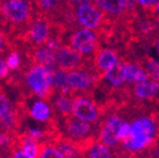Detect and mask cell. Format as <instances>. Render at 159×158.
Returning <instances> with one entry per match:
<instances>
[{"label": "cell", "instance_id": "6da1fadb", "mask_svg": "<svg viewBox=\"0 0 159 158\" xmlns=\"http://www.w3.org/2000/svg\"><path fill=\"white\" fill-rule=\"evenodd\" d=\"M132 132L120 145L127 154L139 155L159 141V117L156 114H143L132 122Z\"/></svg>", "mask_w": 159, "mask_h": 158}, {"label": "cell", "instance_id": "7a4b0ae2", "mask_svg": "<svg viewBox=\"0 0 159 158\" xmlns=\"http://www.w3.org/2000/svg\"><path fill=\"white\" fill-rule=\"evenodd\" d=\"M63 133L64 138L74 143L82 151L95 141L94 124L75 118L73 115L64 118Z\"/></svg>", "mask_w": 159, "mask_h": 158}, {"label": "cell", "instance_id": "3957f363", "mask_svg": "<svg viewBox=\"0 0 159 158\" xmlns=\"http://www.w3.org/2000/svg\"><path fill=\"white\" fill-rule=\"evenodd\" d=\"M52 69L34 64L25 73V79L28 87L37 96L43 99V101H49L53 94Z\"/></svg>", "mask_w": 159, "mask_h": 158}, {"label": "cell", "instance_id": "277c9868", "mask_svg": "<svg viewBox=\"0 0 159 158\" xmlns=\"http://www.w3.org/2000/svg\"><path fill=\"white\" fill-rule=\"evenodd\" d=\"M75 18L82 27L91 30H102L107 23L111 22L96 5L89 2L76 8Z\"/></svg>", "mask_w": 159, "mask_h": 158}, {"label": "cell", "instance_id": "5b68a950", "mask_svg": "<svg viewBox=\"0 0 159 158\" xmlns=\"http://www.w3.org/2000/svg\"><path fill=\"white\" fill-rule=\"evenodd\" d=\"M124 119L119 114L113 113L108 114L99 125L98 134H97V141L106 145L109 148H114L118 146V131Z\"/></svg>", "mask_w": 159, "mask_h": 158}, {"label": "cell", "instance_id": "8992f818", "mask_svg": "<svg viewBox=\"0 0 159 158\" xmlns=\"http://www.w3.org/2000/svg\"><path fill=\"white\" fill-rule=\"evenodd\" d=\"M72 115L81 121L96 124L103 115V111L93 100L79 95L73 99Z\"/></svg>", "mask_w": 159, "mask_h": 158}, {"label": "cell", "instance_id": "52a82bcc", "mask_svg": "<svg viewBox=\"0 0 159 158\" xmlns=\"http://www.w3.org/2000/svg\"><path fill=\"white\" fill-rule=\"evenodd\" d=\"M54 55L57 67L66 72L82 70L86 67V62L83 59L82 53L70 45H61L54 52Z\"/></svg>", "mask_w": 159, "mask_h": 158}, {"label": "cell", "instance_id": "ba28073f", "mask_svg": "<svg viewBox=\"0 0 159 158\" xmlns=\"http://www.w3.org/2000/svg\"><path fill=\"white\" fill-rule=\"evenodd\" d=\"M70 43L71 47L76 49L82 54L91 55V57H93L95 52L99 49L97 35L93 30L86 28L75 31L70 38Z\"/></svg>", "mask_w": 159, "mask_h": 158}, {"label": "cell", "instance_id": "9c48e42d", "mask_svg": "<svg viewBox=\"0 0 159 158\" xmlns=\"http://www.w3.org/2000/svg\"><path fill=\"white\" fill-rule=\"evenodd\" d=\"M93 69L99 81H102L105 73L115 67L119 62L118 52L111 48H101L92 57Z\"/></svg>", "mask_w": 159, "mask_h": 158}, {"label": "cell", "instance_id": "30bf717a", "mask_svg": "<svg viewBox=\"0 0 159 158\" xmlns=\"http://www.w3.org/2000/svg\"><path fill=\"white\" fill-rule=\"evenodd\" d=\"M69 87L74 91H82L86 94H93L96 89L98 77L93 72H86L84 70H75L67 74Z\"/></svg>", "mask_w": 159, "mask_h": 158}, {"label": "cell", "instance_id": "8fae6325", "mask_svg": "<svg viewBox=\"0 0 159 158\" xmlns=\"http://www.w3.org/2000/svg\"><path fill=\"white\" fill-rule=\"evenodd\" d=\"M1 12L12 23H21L30 17L29 3L25 0H7L1 5Z\"/></svg>", "mask_w": 159, "mask_h": 158}, {"label": "cell", "instance_id": "7c38bea8", "mask_svg": "<svg viewBox=\"0 0 159 158\" xmlns=\"http://www.w3.org/2000/svg\"><path fill=\"white\" fill-rule=\"evenodd\" d=\"M126 96L133 97L138 103L159 101V82L148 79L147 81L133 84L130 95L126 94Z\"/></svg>", "mask_w": 159, "mask_h": 158}, {"label": "cell", "instance_id": "4fadbf2b", "mask_svg": "<svg viewBox=\"0 0 159 158\" xmlns=\"http://www.w3.org/2000/svg\"><path fill=\"white\" fill-rule=\"evenodd\" d=\"M50 22L47 19H37L30 26L27 38L37 44L47 43L50 39Z\"/></svg>", "mask_w": 159, "mask_h": 158}, {"label": "cell", "instance_id": "5bb4252c", "mask_svg": "<svg viewBox=\"0 0 159 158\" xmlns=\"http://www.w3.org/2000/svg\"><path fill=\"white\" fill-rule=\"evenodd\" d=\"M125 67H126V61H119L113 69L105 73L103 80H105L109 84V86L113 89H120L126 83Z\"/></svg>", "mask_w": 159, "mask_h": 158}, {"label": "cell", "instance_id": "9a60e30c", "mask_svg": "<svg viewBox=\"0 0 159 158\" xmlns=\"http://www.w3.org/2000/svg\"><path fill=\"white\" fill-rule=\"evenodd\" d=\"M19 142V147L20 149L29 158H39L40 154H41V149L42 146L40 144L39 141L34 139L27 133L20 135L17 139Z\"/></svg>", "mask_w": 159, "mask_h": 158}, {"label": "cell", "instance_id": "2e32d148", "mask_svg": "<svg viewBox=\"0 0 159 158\" xmlns=\"http://www.w3.org/2000/svg\"><path fill=\"white\" fill-rule=\"evenodd\" d=\"M31 60L34 62V64L43 65L45 67L52 69L54 67L55 63V55L52 50H50L48 47H37L33 49L30 55Z\"/></svg>", "mask_w": 159, "mask_h": 158}, {"label": "cell", "instance_id": "e0dca14e", "mask_svg": "<svg viewBox=\"0 0 159 158\" xmlns=\"http://www.w3.org/2000/svg\"><path fill=\"white\" fill-rule=\"evenodd\" d=\"M150 79L144 67H142L138 63H132L126 61L125 67V81L129 84H137L140 82L147 81Z\"/></svg>", "mask_w": 159, "mask_h": 158}, {"label": "cell", "instance_id": "ac0fdd59", "mask_svg": "<svg viewBox=\"0 0 159 158\" xmlns=\"http://www.w3.org/2000/svg\"><path fill=\"white\" fill-rule=\"evenodd\" d=\"M83 158H113V151L101 142L94 141L83 151Z\"/></svg>", "mask_w": 159, "mask_h": 158}, {"label": "cell", "instance_id": "d6986e66", "mask_svg": "<svg viewBox=\"0 0 159 158\" xmlns=\"http://www.w3.org/2000/svg\"><path fill=\"white\" fill-rule=\"evenodd\" d=\"M30 116L40 123L50 122L52 118V111H51V107L43 100L37 101L32 104V106L30 109Z\"/></svg>", "mask_w": 159, "mask_h": 158}, {"label": "cell", "instance_id": "ffe728a7", "mask_svg": "<svg viewBox=\"0 0 159 158\" xmlns=\"http://www.w3.org/2000/svg\"><path fill=\"white\" fill-rule=\"evenodd\" d=\"M54 144L65 158H83L82 149L69 139L62 137V138H60L59 141L55 142Z\"/></svg>", "mask_w": 159, "mask_h": 158}, {"label": "cell", "instance_id": "44dd1931", "mask_svg": "<svg viewBox=\"0 0 159 158\" xmlns=\"http://www.w3.org/2000/svg\"><path fill=\"white\" fill-rule=\"evenodd\" d=\"M20 124V114L17 109H12L5 117L0 119V129L3 132L11 134L17 129Z\"/></svg>", "mask_w": 159, "mask_h": 158}, {"label": "cell", "instance_id": "7402d4cb", "mask_svg": "<svg viewBox=\"0 0 159 158\" xmlns=\"http://www.w3.org/2000/svg\"><path fill=\"white\" fill-rule=\"evenodd\" d=\"M67 74L69 72L61 70L59 67L52 69V86L53 89H59L62 93H69V81H67Z\"/></svg>", "mask_w": 159, "mask_h": 158}, {"label": "cell", "instance_id": "603a6c76", "mask_svg": "<svg viewBox=\"0 0 159 158\" xmlns=\"http://www.w3.org/2000/svg\"><path fill=\"white\" fill-rule=\"evenodd\" d=\"M72 106L73 100H71V97L65 95L64 93L60 94L59 96L54 100V109L64 118L72 115Z\"/></svg>", "mask_w": 159, "mask_h": 158}, {"label": "cell", "instance_id": "cb8c5ba5", "mask_svg": "<svg viewBox=\"0 0 159 158\" xmlns=\"http://www.w3.org/2000/svg\"><path fill=\"white\" fill-rule=\"evenodd\" d=\"M39 158H65L55 144H44Z\"/></svg>", "mask_w": 159, "mask_h": 158}, {"label": "cell", "instance_id": "d4e9b609", "mask_svg": "<svg viewBox=\"0 0 159 158\" xmlns=\"http://www.w3.org/2000/svg\"><path fill=\"white\" fill-rule=\"evenodd\" d=\"M136 3L142 7L145 13L155 15V9L158 6L159 0H136Z\"/></svg>", "mask_w": 159, "mask_h": 158}, {"label": "cell", "instance_id": "484cf974", "mask_svg": "<svg viewBox=\"0 0 159 158\" xmlns=\"http://www.w3.org/2000/svg\"><path fill=\"white\" fill-rule=\"evenodd\" d=\"M15 144L12 135L0 129V149H8Z\"/></svg>", "mask_w": 159, "mask_h": 158}, {"label": "cell", "instance_id": "4316f807", "mask_svg": "<svg viewBox=\"0 0 159 158\" xmlns=\"http://www.w3.org/2000/svg\"><path fill=\"white\" fill-rule=\"evenodd\" d=\"M130 132H132V124L128 121H124L123 124L119 127L118 131V141L119 143L122 144L125 139H127L130 135Z\"/></svg>", "mask_w": 159, "mask_h": 158}, {"label": "cell", "instance_id": "83f0119b", "mask_svg": "<svg viewBox=\"0 0 159 158\" xmlns=\"http://www.w3.org/2000/svg\"><path fill=\"white\" fill-rule=\"evenodd\" d=\"M11 109H12V107H11L10 101L7 99L5 94L0 93V119L5 117Z\"/></svg>", "mask_w": 159, "mask_h": 158}, {"label": "cell", "instance_id": "f1b7e54d", "mask_svg": "<svg viewBox=\"0 0 159 158\" xmlns=\"http://www.w3.org/2000/svg\"><path fill=\"white\" fill-rule=\"evenodd\" d=\"M7 65L10 70H17L19 67L20 63H21V59H20V54L17 51H12L7 58Z\"/></svg>", "mask_w": 159, "mask_h": 158}, {"label": "cell", "instance_id": "f546056e", "mask_svg": "<svg viewBox=\"0 0 159 158\" xmlns=\"http://www.w3.org/2000/svg\"><path fill=\"white\" fill-rule=\"evenodd\" d=\"M61 0H38V5L40 9L45 10V11H51L59 7Z\"/></svg>", "mask_w": 159, "mask_h": 158}, {"label": "cell", "instance_id": "4dcf8cb0", "mask_svg": "<svg viewBox=\"0 0 159 158\" xmlns=\"http://www.w3.org/2000/svg\"><path fill=\"white\" fill-rule=\"evenodd\" d=\"M25 133H27L28 135L31 136V137H33L34 139H37V141L40 142L41 139L44 138V136H45V134H47V132H45L44 129L38 128V127H29Z\"/></svg>", "mask_w": 159, "mask_h": 158}, {"label": "cell", "instance_id": "1f68e13d", "mask_svg": "<svg viewBox=\"0 0 159 158\" xmlns=\"http://www.w3.org/2000/svg\"><path fill=\"white\" fill-rule=\"evenodd\" d=\"M9 67L7 65V62L2 59V58H0V80L6 79V77L9 75Z\"/></svg>", "mask_w": 159, "mask_h": 158}, {"label": "cell", "instance_id": "d6a6232c", "mask_svg": "<svg viewBox=\"0 0 159 158\" xmlns=\"http://www.w3.org/2000/svg\"><path fill=\"white\" fill-rule=\"evenodd\" d=\"M149 158H159V141H157L148 151Z\"/></svg>", "mask_w": 159, "mask_h": 158}, {"label": "cell", "instance_id": "836d02e7", "mask_svg": "<svg viewBox=\"0 0 159 158\" xmlns=\"http://www.w3.org/2000/svg\"><path fill=\"white\" fill-rule=\"evenodd\" d=\"M6 48H8L7 38H6L5 33H2L1 31H0V51H3Z\"/></svg>", "mask_w": 159, "mask_h": 158}, {"label": "cell", "instance_id": "e575fe53", "mask_svg": "<svg viewBox=\"0 0 159 158\" xmlns=\"http://www.w3.org/2000/svg\"><path fill=\"white\" fill-rule=\"evenodd\" d=\"M11 158H29V157H28L20 148H16V149H13Z\"/></svg>", "mask_w": 159, "mask_h": 158}, {"label": "cell", "instance_id": "d590c367", "mask_svg": "<svg viewBox=\"0 0 159 158\" xmlns=\"http://www.w3.org/2000/svg\"><path fill=\"white\" fill-rule=\"evenodd\" d=\"M66 1L70 3V6H77V7H80V6L85 5V3H89V0H66Z\"/></svg>", "mask_w": 159, "mask_h": 158}, {"label": "cell", "instance_id": "8d00e7d4", "mask_svg": "<svg viewBox=\"0 0 159 158\" xmlns=\"http://www.w3.org/2000/svg\"><path fill=\"white\" fill-rule=\"evenodd\" d=\"M155 15L159 16V3H158V6L156 7V9H155Z\"/></svg>", "mask_w": 159, "mask_h": 158}, {"label": "cell", "instance_id": "74e56055", "mask_svg": "<svg viewBox=\"0 0 159 158\" xmlns=\"http://www.w3.org/2000/svg\"><path fill=\"white\" fill-rule=\"evenodd\" d=\"M0 158H3V157H1V156H0Z\"/></svg>", "mask_w": 159, "mask_h": 158}]
</instances>
